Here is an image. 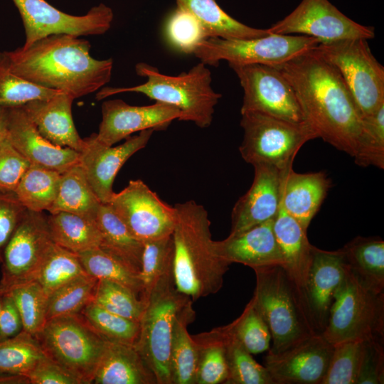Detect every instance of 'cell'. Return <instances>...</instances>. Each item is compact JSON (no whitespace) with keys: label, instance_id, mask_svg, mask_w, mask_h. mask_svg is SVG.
<instances>
[{"label":"cell","instance_id":"obj_1","mask_svg":"<svg viewBox=\"0 0 384 384\" xmlns=\"http://www.w3.org/2000/svg\"><path fill=\"white\" fill-rule=\"evenodd\" d=\"M277 67L292 85L318 137L361 166L384 169L378 147L338 71L312 50Z\"/></svg>","mask_w":384,"mask_h":384},{"label":"cell","instance_id":"obj_2","mask_svg":"<svg viewBox=\"0 0 384 384\" xmlns=\"http://www.w3.org/2000/svg\"><path fill=\"white\" fill-rule=\"evenodd\" d=\"M75 35L52 34L28 47L0 53L14 74L42 87L78 98L103 87L111 80L113 60H97L91 45Z\"/></svg>","mask_w":384,"mask_h":384},{"label":"cell","instance_id":"obj_3","mask_svg":"<svg viewBox=\"0 0 384 384\" xmlns=\"http://www.w3.org/2000/svg\"><path fill=\"white\" fill-rule=\"evenodd\" d=\"M174 207V284L178 292L196 301L220 290L230 264L215 250L206 208L194 201Z\"/></svg>","mask_w":384,"mask_h":384},{"label":"cell","instance_id":"obj_4","mask_svg":"<svg viewBox=\"0 0 384 384\" xmlns=\"http://www.w3.org/2000/svg\"><path fill=\"white\" fill-rule=\"evenodd\" d=\"M135 71L146 78L144 83L129 87H102L97 92L96 100L123 92H139L178 108L181 113L180 121L193 122L200 128L211 124L221 95L213 89L211 73L206 64L200 62L176 76L162 74L145 63H137Z\"/></svg>","mask_w":384,"mask_h":384},{"label":"cell","instance_id":"obj_5","mask_svg":"<svg viewBox=\"0 0 384 384\" xmlns=\"http://www.w3.org/2000/svg\"><path fill=\"white\" fill-rule=\"evenodd\" d=\"M253 270L256 285L252 299L271 333L272 345L268 351L282 352L316 334L298 289L282 266Z\"/></svg>","mask_w":384,"mask_h":384},{"label":"cell","instance_id":"obj_6","mask_svg":"<svg viewBox=\"0 0 384 384\" xmlns=\"http://www.w3.org/2000/svg\"><path fill=\"white\" fill-rule=\"evenodd\" d=\"M190 300L177 291L171 272L156 284L146 301L134 347L155 375L157 384H171L173 324L178 312Z\"/></svg>","mask_w":384,"mask_h":384},{"label":"cell","instance_id":"obj_7","mask_svg":"<svg viewBox=\"0 0 384 384\" xmlns=\"http://www.w3.org/2000/svg\"><path fill=\"white\" fill-rule=\"evenodd\" d=\"M35 337L45 355L80 384L92 383L107 341L80 314L48 320Z\"/></svg>","mask_w":384,"mask_h":384},{"label":"cell","instance_id":"obj_8","mask_svg":"<svg viewBox=\"0 0 384 384\" xmlns=\"http://www.w3.org/2000/svg\"><path fill=\"white\" fill-rule=\"evenodd\" d=\"M241 116L243 139L239 151L252 166L265 164L287 171L292 168L302 146L319 137L307 121L292 122L257 112H242Z\"/></svg>","mask_w":384,"mask_h":384},{"label":"cell","instance_id":"obj_9","mask_svg":"<svg viewBox=\"0 0 384 384\" xmlns=\"http://www.w3.org/2000/svg\"><path fill=\"white\" fill-rule=\"evenodd\" d=\"M312 52L338 71L364 119L384 104V68L373 55L368 40L320 43Z\"/></svg>","mask_w":384,"mask_h":384},{"label":"cell","instance_id":"obj_10","mask_svg":"<svg viewBox=\"0 0 384 384\" xmlns=\"http://www.w3.org/2000/svg\"><path fill=\"white\" fill-rule=\"evenodd\" d=\"M320 40L304 35L269 33L247 39L210 37L201 41L193 54L206 65L218 66L225 60L229 66L248 64L279 65L314 49Z\"/></svg>","mask_w":384,"mask_h":384},{"label":"cell","instance_id":"obj_11","mask_svg":"<svg viewBox=\"0 0 384 384\" xmlns=\"http://www.w3.org/2000/svg\"><path fill=\"white\" fill-rule=\"evenodd\" d=\"M321 334L332 344L347 340L383 338L384 293L366 289L348 269L334 296Z\"/></svg>","mask_w":384,"mask_h":384},{"label":"cell","instance_id":"obj_12","mask_svg":"<svg viewBox=\"0 0 384 384\" xmlns=\"http://www.w3.org/2000/svg\"><path fill=\"white\" fill-rule=\"evenodd\" d=\"M53 242L47 215L43 212L26 210L1 255L0 296L36 280Z\"/></svg>","mask_w":384,"mask_h":384},{"label":"cell","instance_id":"obj_13","mask_svg":"<svg viewBox=\"0 0 384 384\" xmlns=\"http://www.w3.org/2000/svg\"><path fill=\"white\" fill-rule=\"evenodd\" d=\"M243 90L240 112H257L292 122L306 121L294 91L275 66H230Z\"/></svg>","mask_w":384,"mask_h":384},{"label":"cell","instance_id":"obj_14","mask_svg":"<svg viewBox=\"0 0 384 384\" xmlns=\"http://www.w3.org/2000/svg\"><path fill=\"white\" fill-rule=\"evenodd\" d=\"M12 1L23 23L24 48L52 34H103L110 28L114 17L112 9L104 4L91 8L85 15L74 16L60 11L46 0Z\"/></svg>","mask_w":384,"mask_h":384},{"label":"cell","instance_id":"obj_15","mask_svg":"<svg viewBox=\"0 0 384 384\" xmlns=\"http://www.w3.org/2000/svg\"><path fill=\"white\" fill-rule=\"evenodd\" d=\"M267 30L277 34H302L318 38L321 43L375 37L374 27L354 21L329 0H302L290 14Z\"/></svg>","mask_w":384,"mask_h":384},{"label":"cell","instance_id":"obj_16","mask_svg":"<svg viewBox=\"0 0 384 384\" xmlns=\"http://www.w3.org/2000/svg\"><path fill=\"white\" fill-rule=\"evenodd\" d=\"M130 232L140 241L159 239L172 234L176 210L164 202L142 180H131L109 203Z\"/></svg>","mask_w":384,"mask_h":384},{"label":"cell","instance_id":"obj_17","mask_svg":"<svg viewBox=\"0 0 384 384\" xmlns=\"http://www.w3.org/2000/svg\"><path fill=\"white\" fill-rule=\"evenodd\" d=\"M347 270L341 249L328 251L314 246L299 297L316 334H321L326 326L334 296L346 277Z\"/></svg>","mask_w":384,"mask_h":384},{"label":"cell","instance_id":"obj_18","mask_svg":"<svg viewBox=\"0 0 384 384\" xmlns=\"http://www.w3.org/2000/svg\"><path fill=\"white\" fill-rule=\"evenodd\" d=\"M333 350L334 344L314 334L282 352L268 351L264 366L274 384H321Z\"/></svg>","mask_w":384,"mask_h":384},{"label":"cell","instance_id":"obj_19","mask_svg":"<svg viewBox=\"0 0 384 384\" xmlns=\"http://www.w3.org/2000/svg\"><path fill=\"white\" fill-rule=\"evenodd\" d=\"M181 116L178 108L163 102L134 106L120 99L109 100L102 105V121L95 135L101 143L113 146L137 132L164 130Z\"/></svg>","mask_w":384,"mask_h":384},{"label":"cell","instance_id":"obj_20","mask_svg":"<svg viewBox=\"0 0 384 384\" xmlns=\"http://www.w3.org/2000/svg\"><path fill=\"white\" fill-rule=\"evenodd\" d=\"M154 132L153 129L139 132L117 146L101 143L95 133L84 139L85 146L80 152L79 164L102 203H110L114 193L112 186L118 171L133 154L146 146Z\"/></svg>","mask_w":384,"mask_h":384},{"label":"cell","instance_id":"obj_21","mask_svg":"<svg viewBox=\"0 0 384 384\" xmlns=\"http://www.w3.org/2000/svg\"><path fill=\"white\" fill-rule=\"evenodd\" d=\"M253 167L255 174L250 188L233 208L230 235L274 220L279 212L283 180L289 169L281 171L265 164Z\"/></svg>","mask_w":384,"mask_h":384},{"label":"cell","instance_id":"obj_22","mask_svg":"<svg viewBox=\"0 0 384 384\" xmlns=\"http://www.w3.org/2000/svg\"><path fill=\"white\" fill-rule=\"evenodd\" d=\"M7 138L31 164L63 173L79 164L80 153L44 138L22 106L8 107Z\"/></svg>","mask_w":384,"mask_h":384},{"label":"cell","instance_id":"obj_23","mask_svg":"<svg viewBox=\"0 0 384 384\" xmlns=\"http://www.w3.org/2000/svg\"><path fill=\"white\" fill-rule=\"evenodd\" d=\"M215 247L218 255L230 265L240 263L255 269L284 264L273 231V220L215 241Z\"/></svg>","mask_w":384,"mask_h":384},{"label":"cell","instance_id":"obj_24","mask_svg":"<svg viewBox=\"0 0 384 384\" xmlns=\"http://www.w3.org/2000/svg\"><path fill=\"white\" fill-rule=\"evenodd\" d=\"M75 99L68 93L60 92L46 99L32 100L23 108L40 134L52 144L71 148L79 153L85 146L74 124L72 104Z\"/></svg>","mask_w":384,"mask_h":384},{"label":"cell","instance_id":"obj_25","mask_svg":"<svg viewBox=\"0 0 384 384\" xmlns=\"http://www.w3.org/2000/svg\"><path fill=\"white\" fill-rule=\"evenodd\" d=\"M330 187L323 171L299 174L291 168L284 177L281 206L307 231Z\"/></svg>","mask_w":384,"mask_h":384},{"label":"cell","instance_id":"obj_26","mask_svg":"<svg viewBox=\"0 0 384 384\" xmlns=\"http://www.w3.org/2000/svg\"><path fill=\"white\" fill-rule=\"evenodd\" d=\"M273 231L282 254V267L299 294L311 264L314 245L308 240L307 231L281 205L273 220Z\"/></svg>","mask_w":384,"mask_h":384},{"label":"cell","instance_id":"obj_27","mask_svg":"<svg viewBox=\"0 0 384 384\" xmlns=\"http://www.w3.org/2000/svg\"><path fill=\"white\" fill-rule=\"evenodd\" d=\"M92 383L157 384V381L134 346L107 341Z\"/></svg>","mask_w":384,"mask_h":384},{"label":"cell","instance_id":"obj_28","mask_svg":"<svg viewBox=\"0 0 384 384\" xmlns=\"http://www.w3.org/2000/svg\"><path fill=\"white\" fill-rule=\"evenodd\" d=\"M348 269L357 281L375 293H384V241L358 236L342 248Z\"/></svg>","mask_w":384,"mask_h":384},{"label":"cell","instance_id":"obj_29","mask_svg":"<svg viewBox=\"0 0 384 384\" xmlns=\"http://www.w3.org/2000/svg\"><path fill=\"white\" fill-rule=\"evenodd\" d=\"M101 234L100 247L140 274L144 242L138 240L109 204L102 203L95 217Z\"/></svg>","mask_w":384,"mask_h":384},{"label":"cell","instance_id":"obj_30","mask_svg":"<svg viewBox=\"0 0 384 384\" xmlns=\"http://www.w3.org/2000/svg\"><path fill=\"white\" fill-rule=\"evenodd\" d=\"M192 302L182 307L174 321L170 354L171 384H196L198 352L187 329L195 318Z\"/></svg>","mask_w":384,"mask_h":384},{"label":"cell","instance_id":"obj_31","mask_svg":"<svg viewBox=\"0 0 384 384\" xmlns=\"http://www.w3.org/2000/svg\"><path fill=\"white\" fill-rule=\"evenodd\" d=\"M198 21L208 38L247 39L270 33L267 28L247 26L225 13L215 0H176Z\"/></svg>","mask_w":384,"mask_h":384},{"label":"cell","instance_id":"obj_32","mask_svg":"<svg viewBox=\"0 0 384 384\" xmlns=\"http://www.w3.org/2000/svg\"><path fill=\"white\" fill-rule=\"evenodd\" d=\"M52 241L76 254L98 247L101 234L95 219L78 214L58 212L47 215Z\"/></svg>","mask_w":384,"mask_h":384},{"label":"cell","instance_id":"obj_33","mask_svg":"<svg viewBox=\"0 0 384 384\" xmlns=\"http://www.w3.org/2000/svg\"><path fill=\"white\" fill-rule=\"evenodd\" d=\"M100 201L79 164L61 173L56 197L50 214L68 212L95 219Z\"/></svg>","mask_w":384,"mask_h":384},{"label":"cell","instance_id":"obj_34","mask_svg":"<svg viewBox=\"0 0 384 384\" xmlns=\"http://www.w3.org/2000/svg\"><path fill=\"white\" fill-rule=\"evenodd\" d=\"M219 329L228 370L225 384H274L265 366L258 363L235 337L230 324Z\"/></svg>","mask_w":384,"mask_h":384},{"label":"cell","instance_id":"obj_35","mask_svg":"<svg viewBox=\"0 0 384 384\" xmlns=\"http://www.w3.org/2000/svg\"><path fill=\"white\" fill-rule=\"evenodd\" d=\"M60 175L57 171L31 164L14 194L26 210H48L56 197Z\"/></svg>","mask_w":384,"mask_h":384},{"label":"cell","instance_id":"obj_36","mask_svg":"<svg viewBox=\"0 0 384 384\" xmlns=\"http://www.w3.org/2000/svg\"><path fill=\"white\" fill-rule=\"evenodd\" d=\"M192 337L198 352L196 384L225 383L228 370L219 327Z\"/></svg>","mask_w":384,"mask_h":384},{"label":"cell","instance_id":"obj_37","mask_svg":"<svg viewBox=\"0 0 384 384\" xmlns=\"http://www.w3.org/2000/svg\"><path fill=\"white\" fill-rule=\"evenodd\" d=\"M77 255L87 274L124 285L140 299L142 284L139 274L120 260L100 247Z\"/></svg>","mask_w":384,"mask_h":384},{"label":"cell","instance_id":"obj_38","mask_svg":"<svg viewBox=\"0 0 384 384\" xmlns=\"http://www.w3.org/2000/svg\"><path fill=\"white\" fill-rule=\"evenodd\" d=\"M45 356L36 338L22 330L0 341V375L26 376Z\"/></svg>","mask_w":384,"mask_h":384},{"label":"cell","instance_id":"obj_39","mask_svg":"<svg viewBox=\"0 0 384 384\" xmlns=\"http://www.w3.org/2000/svg\"><path fill=\"white\" fill-rule=\"evenodd\" d=\"M85 271L78 255L53 242L38 270L36 281L48 296Z\"/></svg>","mask_w":384,"mask_h":384},{"label":"cell","instance_id":"obj_40","mask_svg":"<svg viewBox=\"0 0 384 384\" xmlns=\"http://www.w3.org/2000/svg\"><path fill=\"white\" fill-rule=\"evenodd\" d=\"M98 279L85 273L63 284L48 296L47 321L79 314L92 301Z\"/></svg>","mask_w":384,"mask_h":384},{"label":"cell","instance_id":"obj_41","mask_svg":"<svg viewBox=\"0 0 384 384\" xmlns=\"http://www.w3.org/2000/svg\"><path fill=\"white\" fill-rule=\"evenodd\" d=\"M79 314L105 340L132 346L136 343L139 322L110 312L92 301Z\"/></svg>","mask_w":384,"mask_h":384},{"label":"cell","instance_id":"obj_42","mask_svg":"<svg viewBox=\"0 0 384 384\" xmlns=\"http://www.w3.org/2000/svg\"><path fill=\"white\" fill-rule=\"evenodd\" d=\"M173 262L171 235L144 242L139 276L142 284L140 299L144 304L156 284L164 276L173 272Z\"/></svg>","mask_w":384,"mask_h":384},{"label":"cell","instance_id":"obj_43","mask_svg":"<svg viewBox=\"0 0 384 384\" xmlns=\"http://www.w3.org/2000/svg\"><path fill=\"white\" fill-rule=\"evenodd\" d=\"M9 294L19 311L23 331L36 336L47 321L48 294L36 280L19 285Z\"/></svg>","mask_w":384,"mask_h":384},{"label":"cell","instance_id":"obj_44","mask_svg":"<svg viewBox=\"0 0 384 384\" xmlns=\"http://www.w3.org/2000/svg\"><path fill=\"white\" fill-rule=\"evenodd\" d=\"M92 302L110 312L138 322L145 307L130 289L104 279H98Z\"/></svg>","mask_w":384,"mask_h":384},{"label":"cell","instance_id":"obj_45","mask_svg":"<svg viewBox=\"0 0 384 384\" xmlns=\"http://www.w3.org/2000/svg\"><path fill=\"white\" fill-rule=\"evenodd\" d=\"M362 351L363 340H347L334 343L321 384H356Z\"/></svg>","mask_w":384,"mask_h":384},{"label":"cell","instance_id":"obj_46","mask_svg":"<svg viewBox=\"0 0 384 384\" xmlns=\"http://www.w3.org/2000/svg\"><path fill=\"white\" fill-rule=\"evenodd\" d=\"M230 325L235 337L251 354L269 350L271 333L252 299Z\"/></svg>","mask_w":384,"mask_h":384},{"label":"cell","instance_id":"obj_47","mask_svg":"<svg viewBox=\"0 0 384 384\" xmlns=\"http://www.w3.org/2000/svg\"><path fill=\"white\" fill-rule=\"evenodd\" d=\"M60 90L36 85L11 73L0 58V106L13 107L38 99L50 98Z\"/></svg>","mask_w":384,"mask_h":384},{"label":"cell","instance_id":"obj_48","mask_svg":"<svg viewBox=\"0 0 384 384\" xmlns=\"http://www.w3.org/2000/svg\"><path fill=\"white\" fill-rule=\"evenodd\" d=\"M166 34L172 45L188 54L193 53L195 47L208 38L194 16L178 5L168 20Z\"/></svg>","mask_w":384,"mask_h":384},{"label":"cell","instance_id":"obj_49","mask_svg":"<svg viewBox=\"0 0 384 384\" xmlns=\"http://www.w3.org/2000/svg\"><path fill=\"white\" fill-rule=\"evenodd\" d=\"M383 338L363 340V351L356 384L384 383Z\"/></svg>","mask_w":384,"mask_h":384},{"label":"cell","instance_id":"obj_50","mask_svg":"<svg viewBox=\"0 0 384 384\" xmlns=\"http://www.w3.org/2000/svg\"><path fill=\"white\" fill-rule=\"evenodd\" d=\"M30 165L6 138L0 145V191L14 193Z\"/></svg>","mask_w":384,"mask_h":384},{"label":"cell","instance_id":"obj_51","mask_svg":"<svg viewBox=\"0 0 384 384\" xmlns=\"http://www.w3.org/2000/svg\"><path fill=\"white\" fill-rule=\"evenodd\" d=\"M26 209L14 193L0 191V258Z\"/></svg>","mask_w":384,"mask_h":384},{"label":"cell","instance_id":"obj_52","mask_svg":"<svg viewBox=\"0 0 384 384\" xmlns=\"http://www.w3.org/2000/svg\"><path fill=\"white\" fill-rule=\"evenodd\" d=\"M28 384H80L46 356L42 358L26 374Z\"/></svg>","mask_w":384,"mask_h":384},{"label":"cell","instance_id":"obj_53","mask_svg":"<svg viewBox=\"0 0 384 384\" xmlns=\"http://www.w3.org/2000/svg\"><path fill=\"white\" fill-rule=\"evenodd\" d=\"M1 297L0 312V341L15 336L23 330L18 308L10 294Z\"/></svg>","mask_w":384,"mask_h":384},{"label":"cell","instance_id":"obj_54","mask_svg":"<svg viewBox=\"0 0 384 384\" xmlns=\"http://www.w3.org/2000/svg\"><path fill=\"white\" fill-rule=\"evenodd\" d=\"M364 119L374 141L380 149L384 150V104Z\"/></svg>","mask_w":384,"mask_h":384},{"label":"cell","instance_id":"obj_55","mask_svg":"<svg viewBox=\"0 0 384 384\" xmlns=\"http://www.w3.org/2000/svg\"><path fill=\"white\" fill-rule=\"evenodd\" d=\"M8 136V107L0 106V145Z\"/></svg>","mask_w":384,"mask_h":384},{"label":"cell","instance_id":"obj_56","mask_svg":"<svg viewBox=\"0 0 384 384\" xmlns=\"http://www.w3.org/2000/svg\"><path fill=\"white\" fill-rule=\"evenodd\" d=\"M0 384H28V380L24 375H0Z\"/></svg>","mask_w":384,"mask_h":384},{"label":"cell","instance_id":"obj_57","mask_svg":"<svg viewBox=\"0 0 384 384\" xmlns=\"http://www.w3.org/2000/svg\"><path fill=\"white\" fill-rule=\"evenodd\" d=\"M1 309V297L0 296V312Z\"/></svg>","mask_w":384,"mask_h":384},{"label":"cell","instance_id":"obj_58","mask_svg":"<svg viewBox=\"0 0 384 384\" xmlns=\"http://www.w3.org/2000/svg\"><path fill=\"white\" fill-rule=\"evenodd\" d=\"M1 262V258H0V262Z\"/></svg>","mask_w":384,"mask_h":384}]
</instances>
